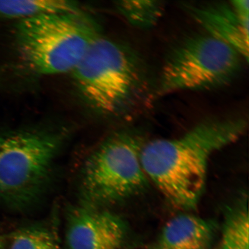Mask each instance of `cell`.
<instances>
[{"instance_id": "obj_13", "label": "cell", "mask_w": 249, "mask_h": 249, "mask_svg": "<svg viewBox=\"0 0 249 249\" xmlns=\"http://www.w3.org/2000/svg\"><path fill=\"white\" fill-rule=\"evenodd\" d=\"M9 249H60V244L51 230L42 226H29L13 233Z\"/></svg>"}, {"instance_id": "obj_10", "label": "cell", "mask_w": 249, "mask_h": 249, "mask_svg": "<svg viewBox=\"0 0 249 249\" xmlns=\"http://www.w3.org/2000/svg\"><path fill=\"white\" fill-rule=\"evenodd\" d=\"M79 11H81L79 5L72 1L58 0L0 1V17L19 21L43 15L70 13Z\"/></svg>"}, {"instance_id": "obj_12", "label": "cell", "mask_w": 249, "mask_h": 249, "mask_svg": "<svg viewBox=\"0 0 249 249\" xmlns=\"http://www.w3.org/2000/svg\"><path fill=\"white\" fill-rule=\"evenodd\" d=\"M116 7L129 23L142 29L155 26L164 11V5L158 1H118Z\"/></svg>"}, {"instance_id": "obj_11", "label": "cell", "mask_w": 249, "mask_h": 249, "mask_svg": "<svg viewBox=\"0 0 249 249\" xmlns=\"http://www.w3.org/2000/svg\"><path fill=\"white\" fill-rule=\"evenodd\" d=\"M249 217L247 203L231 208L224 223L220 249H249Z\"/></svg>"}, {"instance_id": "obj_7", "label": "cell", "mask_w": 249, "mask_h": 249, "mask_svg": "<svg viewBox=\"0 0 249 249\" xmlns=\"http://www.w3.org/2000/svg\"><path fill=\"white\" fill-rule=\"evenodd\" d=\"M126 236L125 223L110 211L86 204L71 208L68 213L70 249H120Z\"/></svg>"}, {"instance_id": "obj_1", "label": "cell", "mask_w": 249, "mask_h": 249, "mask_svg": "<svg viewBox=\"0 0 249 249\" xmlns=\"http://www.w3.org/2000/svg\"><path fill=\"white\" fill-rule=\"evenodd\" d=\"M247 126L241 118L206 120L178 138L153 140L140 151L143 170L174 206L194 210L206 184L211 156L240 138Z\"/></svg>"}, {"instance_id": "obj_2", "label": "cell", "mask_w": 249, "mask_h": 249, "mask_svg": "<svg viewBox=\"0 0 249 249\" xmlns=\"http://www.w3.org/2000/svg\"><path fill=\"white\" fill-rule=\"evenodd\" d=\"M99 36L97 23L82 10L20 20L15 33L25 65L46 76L72 72Z\"/></svg>"}, {"instance_id": "obj_8", "label": "cell", "mask_w": 249, "mask_h": 249, "mask_svg": "<svg viewBox=\"0 0 249 249\" xmlns=\"http://www.w3.org/2000/svg\"><path fill=\"white\" fill-rule=\"evenodd\" d=\"M182 6L208 35L232 47L248 62L249 30L243 26L231 3H184Z\"/></svg>"}, {"instance_id": "obj_6", "label": "cell", "mask_w": 249, "mask_h": 249, "mask_svg": "<svg viewBox=\"0 0 249 249\" xmlns=\"http://www.w3.org/2000/svg\"><path fill=\"white\" fill-rule=\"evenodd\" d=\"M138 139L127 133L105 140L83 164L81 186L87 205L98 207L122 201L147 187Z\"/></svg>"}, {"instance_id": "obj_3", "label": "cell", "mask_w": 249, "mask_h": 249, "mask_svg": "<svg viewBox=\"0 0 249 249\" xmlns=\"http://www.w3.org/2000/svg\"><path fill=\"white\" fill-rule=\"evenodd\" d=\"M62 142L53 132L0 134V201L18 210L37 201L51 179Z\"/></svg>"}, {"instance_id": "obj_4", "label": "cell", "mask_w": 249, "mask_h": 249, "mask_svg": "<svg viewBox=\"0 0 249 249\" xmlns=\"http://www.w3.org/2000/svg\"><path fill=\"white\" fill-rule=\"evenodd\" d=\"M71 73L84 100L105 116L116 115L128 107L142 82L139 62L133 53L101 36Z\"/></svg>"}, {"instance_id": "obj_9", "label": "cell", "mask_w": 249, "mask_h": 249, "mask_svg": "<svg viewBox=\"0 0 249 249\" xmlns=\"http://www.w3.org/2000/svg\"><path fill=\"white\" fill-rule=\"evenodd\" d=\"M216 231L213 221L192 214H179L163 227L157 249H207Z\"/></svg>"}, {"instance_id": "obj_5", "label": "cell", "mask_w": 249, "mask_h": 249, "mask_svg": "<svg viewBox=\"0 0 249 249\" xmlns=\"http://www.w3.org/2000/svg\"><path fill=\"white\" fill-rule=\"evenodd\" d=\"M242 59L232 47L208 34L190 36L167 56L158 93L164 95L225 86L239 73Z\"/></svg>"}, {"instance_id": "obj_14", "label": "cell", "mask_w": 249, "mask_h": 249, "mask_svg": "<svg viewBox=\"0 0 249 249\" xmlns=\"http://www.w3.org/2000/svg\"><path fill=\"white\" fill-rule=\"evenodd\" d=\"M0 249H5L4 240L1 234H0Z\"/></svg>"}]
</instances>
